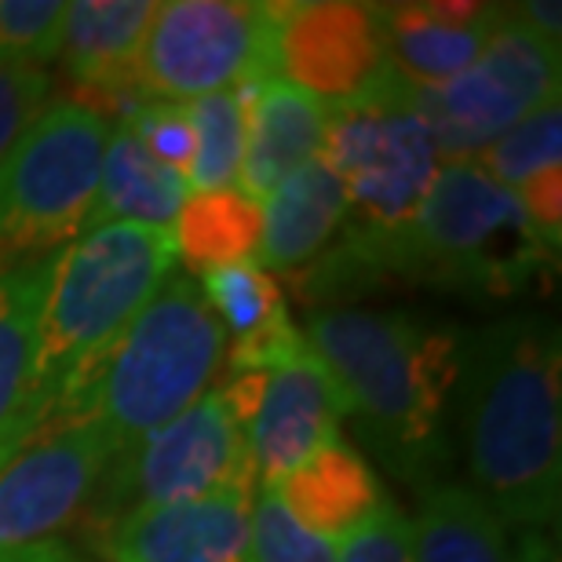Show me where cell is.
Here are the masks:
<instances>
[{"label": "cell", "instance_id": "obj_3", "mask_svg": "<svg viewBox=\"0 0 562 562\" xmlns=\"http://www.w3.org/2000/svg\"><path fill=\"white\" fill-rule=\"evenodd\" d=\"M322 161L340 179L347 212L340 241L300 274L307 303L366 289L369 260L413 223L442 168V154L409 85L387 70L366 95L333 110Z\"/></svg>", "mask_w": 562, "mask_h": 562}, {"label": "cell", "instance_id": "obj_13", "mask_svg": "<svg viewBox=\"0 0 562 562\" xmlns=\"http://www.w3.org/2000/svg\"><path fill=\"white\" fill-rule=\"evenodd\" d=\"M347 417V398L336 387L329 369L303 340L285 362L267 369L260 402L245 442L260 486H278L281 479L318 457L322 449L340 442V424Z\"/></svg>", "mask_w": 562, "mask_h": 562}, {"label": "cell", "instance_id": "obj_7", "mask_svg": "<svg viewBox=\"0 0 562 562\" xmlns=\"http://www.w3.org/2000/svg\"><path fill=\"white\" fill-rule=\"evenodd\" d=\"M110 139L103 110L59 99L0 157V256L81 238Z\"/></svg>", "mask_w": 562, "mask_h": 562}, {"label": "cell", "instance_id": "obj_15", "mask_svg": "<svg viewBox=\"0 0 562 562\" xmlns=\"http://www.w3.org/2000/svg\"><path fill=\"white\" fill-rule=\"evenodd\" d=\"M501 11V4H471V0L380 4L387 70L409 88L453 81L486 52Z\"/></svg>", "mask_w": 562, "mask_h": 562}, {"label": "cell", "instance_id": "obj_31", "mask_svg": "<svg viewBox=\"0 0 562 562\" xmlns=\"http://www.w3.org/2000/svg\"><path fill=\"white\" fill-rule=\"evenodd\" d=\"M48 99H52L48 70L0 63V157H4L11 150V143L41 117Z\"/></svg>", "mask_w": 562, "mask_h": 562}, {"label": "cell", "instance_id": "obj_25", "mask_svg": "<svg viewBox=\"0 0 562 562\" xmlns=\"http://www.w3.org/2000/svg\"><path fill=\"white\" fill-rule=\"evenodd\" d=\"M190 132H194V157H190L187 190L212 194V190H238L241 157H245V110L238 92H220L187 103Z\"/></svg>", "mask_w": 562, "mask_h": 562}, {"label": "cell", "instance_id": "obj_19", "mask_svg": "<svg viewBox=\"0 0 562 562\" xmlns=\"http://www.w3.org/2000/svg\"><path fill=\"white\" fill-rule=\"evenodd\" d=\"M198 285L223 333H231L234 340L227 355L231 373H249V369L267 373L303 347V333L289 318L278 278L256 260L216 267L201 274Z\"/></svg>", "mask_w": 562, "mask_h": 562}, {"label": "cell", "instance_id": "obj_4", "mask_svg": "<svg viewBox=\"0 0 562 562\" xmlns=\"http://www.w3.org/2000/svg\"><path fill=\"white\" fill-rule=\"evenodd\" d=\"M172 271V227L139 223L85 231L52 256L33 355V406L41 427L103 362Z\"/></svg>", "mask_w": 562, "mask_h": 562}, {"label": "cell", "instance_id": "obj_8", "mask_svg": "<svg viewBox=\"0 0 562 562\" xmlns=\"http://www.w3.org/2000/svg\"><path fill=\"white\" fill-rule=\"evenodd\" d=\"M274 4L168 0L157 4L139 55V88L161 103L234 92L274 77Z\"/></svg>", "mask_w": 562, "mask_h": 562}, {"label": "cell", "instance_id": "obj_26", "mask_svg": "<svg viewBox=\"0 0 562 562\" xmlns=\"http://www.w3.org/2000/svg\"><path fill=\"white\" fill-rule=\"evenodd\" d=\"M562 103H544L533 114H526L519 125H512L504 136L493 139L475 157V165L501 187L519 190L526 179L541 168L562 165Z\"/></svg>", "mask_w": 562, "mask_h": 562}, {"label": "cell", "instance_id": "obj_1", "mask_svg": "<svg viewBox=\"0 0 562 562\" xmlns=\"http://www.w3.org/2000/svg\"><path fill=\"white\" fill-rule=\"evenodd\" d=\"M562 355L544 314H508L460 340L453 424L482 497L512 530L544 533L562 497Z\"/></svg>", "mask_w": 562, "mask_h": 562}, {"label": "cell", "instance_id": "obj_28", "mask_svg": "<svg viewBox=\"0 0 562 562\" xmlns=\"http://www.w3.org/2000/svg\"><path fill=\"white\" fill-rule=\"evenodd\" d=\"M63 22V0H0V63L44 70L59 59Z\"/></svg>", "mask_w": 562, "mask_h": 562}, {"label": "cell", "instance_id": "obj_24", "mask_svg": "<svg viewBox=\"0 0 562 562\" xmlns=\"http://www.w3.org/2000/svg\"><path fill=\"white\" fill-rule=\"evenodd\" d=\"M176 260L190 274H209L216 267L260 260L263 212L238 190L190 194L172 223Z\"/></svg>", "mask_w": 562, "mask_h": 562}, {"label": "cell", "instance_id": "obj_16", "mask_svg": "<svg viewBox=\"0 0 562 562\" xmlns=\"http://www.w3.org/2000/svg\"><path fill=\"white\" fill-rule=\"evenodd\" d=\"M245 110V157L238 176V194L260 201L303 168L322 157L325 128H329L333 106L292 88L278 77L249 81L234 88Z\"/></svg>", "mask_w": 562, "mask_h": 562}, {"label": "cell", "instance_id": "obj_17", "mask_svg": "<svg viewBox=\"0 0 562 562\" xmlns=\"http://www.w3.org/2000/svg\"><path fill=\"white\" fill-rule=\"evenodd\" d=\"M157 4L150 0H77L66 4L59 59L74 88L121 99L139 92V55Z\"/></svg>", "mask_w": 562, "mask_h": 562}, {"label": "cell", "instance_id": "obj_2", "mask_svg": "<svg viewBox=\"0 0 562 562\" xmlns=\"http://www.w3.org/2000/svg\"><path fill=\"white\" fill-rule=\"evenodd\" d=\"M311 351L347 398V417L391 475L431 486L449 460L464 333L395 307H307Z\"/></svg>", "mask_w": 562, "mask_h": 562}, {"label": "cell", "instance_id": "obj_22", "mask_svg": "<svg viewBox=\"0 0 562 562\" xmlns=\"http://www.w3.org/2000/svg\"><path fill=\"white\" fill-rule=\"evenodd\" d=\"M190 198L187 179L165 168L125 125V117L110 128L99 190L85 231L110 227V223H139V227H172L183 201Z\"/></svg>", "mask_w": 562, "mask_h": 562}, {"label": "cell", "instance_id": "obj_33", "mask_svg": "<svg viewBox=\"0 0 562 562\" xmlns=\"http://www.w3.org/2000/svg\"><path fill=\"white\" fill-rule=\"evenodd\" d=\"M515 19L526 22L533 33H541L544 41L559 44V33H562V19H559V4L555 0H526V4H515Z\"/></svg>", "mask_w": 562, "mask_h": 562}, {"label": "cell", "instance_id": "obj_12", "mask_svg": "<svg viewBox=\"0 0 562 562\" xmlns=\"http://www.w3.org/2000/svg\"><path fill=\"white\" fill-rule=\"evenodd\" d=\"M274 77L344 106L387 77L380 4L285 0L274 4Z\"/></svg>", "mask_w": 562, "mask_h": 562}, {"label": "cell", "instance_id": "obj_27", "mask_svg": "<svg viewBox=\"0 0 562 562\" xmlns=\"http://www.w3.org/2000/svg\"><path fill=\"white\" fill-rule=\"evenodd\" d=\"M249 562H336V544L292 519L278 493L260 486L249 515Z\"/></svg>", "mask_w": 562, "mask_h": 562}, {"label": "cell", "instance_id": "obj_9", "mask_svg": "<svg viewBox=\"0 0 562 562\" xmlns=\"http://www.w3.org/2000/svg\"><path fill=\"white\" fill-rule=\"evenodd\" d=\"M409 95L431 128L442 165L475 161L526 114L559 99V44L544 41L504 8L471 70L435 88H409Z\"/></svg>", "mask_w": 562, "mask_h": 562}, {"label": "cell", "instance_id": "obj_21", "mask_svg": "<svg viewBox=\"0 0 562 562\" xmlns=\"http://www.w3.org/2000/svg\"><path fill=\"white\" fill-rule=\"evenodd\" d=\"M263 238H260V267L263 271H289L303 267L329 249L336 231L344 227V187L322 157L296 168L289 179L260 201Z\"/></svg>", "mask_w": 562, "mask_h": 562}, {"label": "cell", "instance_id": "obj_30", "mask_svg": "<svg viewBox=\"0 0 562 562\" xmlns=\"http://www.w3.org/2000/svg\"><path fill=\"white\" fill-rule=\"evenodd\" d=\"M336 562H413V519L395 501L336 544Z\"/></svg>", "mask_w": 562, "mask_h": 562}, {"label": "cell", "instance_id": "obj_23", "mask_svg": "<svg viewBox=\"0 0 562 562\" xmlns=\"http://www.w3.org/2000/svg\"><path fill=\"white\" fill-rule=\"evenodd\" d=\"M413 562H522V548L479 490L431 482L413 519Z\"/></svg>", "mask_w": 562, "mask_h": 562}, {"label": "cell", "instance_id": "obj_11", "mask_svg": "<svg viewBox=\"0 0 562 562\" xmlns=\"http://www.w3.org/2000/svg\"><path fill=\"white\" fill-rule=\"evenodd\" d=\"M114 446L92 420L44 424L0 468V559L52 541L99 490Z\"/></svg>", "mask_w": 562, "mask_h": 562}, {"label": "cell", "instance_id": "obj_18", "mask_svg": "<svg viewBox=\"0 0 562 562\" xmlns=\"http://www.w3.org/2000/svg\"><path fill=\"white\" fill-rule=\"evenodd\" d=\"M48 271L52 256L0 263V468L41 431L33 406V355Z\"/></svg>", "mask_w": 562, "mask_h": 562}, {"label": "cell", "instance_id": "obj_14", "mask_svg": "<svg viewBox=\"0 0 562 562\" xmlns=\"http://www.w3.org/2000/svg\"><path fill=\"white\" fill-rule=\"evenodd\" d=\"M252 497L256 490H223L114 515L99 544L110 562H249Z\"/></svg>", "mask_w": 562, "mask_h": 562}, {"label": "cell", "instance_id": "obj_34", "mask_svg": "<svg viewBox=\"0 0 562 562\" xmlns=\"http://www.w3.org/2000/svg\"><path fill=\"white\" fill-rule=\"evenodd\" d=\"M0 562H85V559L77 555L66 541H44V544L22 548V552H11Z\"/></svg>", "mask_w": 562, "mask_h": 562}, {"label": "cell", "instance_id": "obj_20", "mask_svg": "<svg viewBox=\"0 0 562 562\" xmlns=\"http://www.w3.org/2000/svg\"><path fill=\"white\" fill-rule=\"evenodd\" d=\"M267 490L278 493L292 519L333 544H340L347 533L391 504L384 482L376 479L369 460L344 442L322 449L318 457H311L307 464Z\"/></svg>", "mask_w": 562, "mask_h": 562}, {"label": "cell", "instance_id": "obj_6", "mask_svg": "<svg viewBox=\"0 0 562 562\" xmlns=\"http://www.w3.org/2000/svg\"><path fill=\"white\" fill-rule=\"evenodd\" d=\"M223 351L227 333L209 311L201 285L190 274L168 278L52 420H92L121 457L209 395Z\"/></svg>", "mask_w": 562, "mask_h": 562}, {"label": "cell", "instance_id": "obj_32", "mask_svg": "<svg viewBox=\"0 0 562 562\" xmlns=\"http://www.w3.org/2000/svg\"><path fill=\"white\" fill-rule=\"evenodd\" d=\"M515 198L522 201L526 216H530V223L544 238L548 249L559 252V245H562V165L533 172L519 190H515Z\"/></svg>", "mask_w": 562, "mask_h": 562}, {"label": "cell", "instance_id": "obj_29", "mask_svg": "<svg viewBox=\"0 0 562 562\" xmlns=\"http://www.w3.org/2000/svg\"><path fill=\"white\" fill-rule=\"evenodd\" d=\"M125 125L136 132L139 143L157 161L187 179L190 157H194V132H190L187 103H161V99H150V103L128 106Z\"/></svg>", "mask_w": 562, "mask_h": 562}, {"label": "cell", "instance_id": "obj_5", "mask_svg": "<svg viewBox=\"0 0 562 562\" xmlns=\"http://www.w3.org/2000/svg\"><path fill=\"white\" fill-rule=\"evenodd\" d=\"M559 252L526 216L515 190L501 187L475 161L442 165L417 216L366 267V285L380 278L512 300L555 274Z\"/></svg>", "mask_w": 562, "mask_h": 562}, {"label": "cell", "instance_id": "obj_10", "mask_svg": "<svg viewBox=\"0 0 562 562\" xmlns=\"http://www.w3.org/2000/svg\"><path fill=\"white\" fill-rule=\"evenodd\" d=\"M114 482V515L201 501L223 490H256V468L245 431L220 391L201 395L161 431L121 453ZM106 515V519H114Z\"/></svg>", "mask_w": 562, "mask_h": 562}]
</instances>
